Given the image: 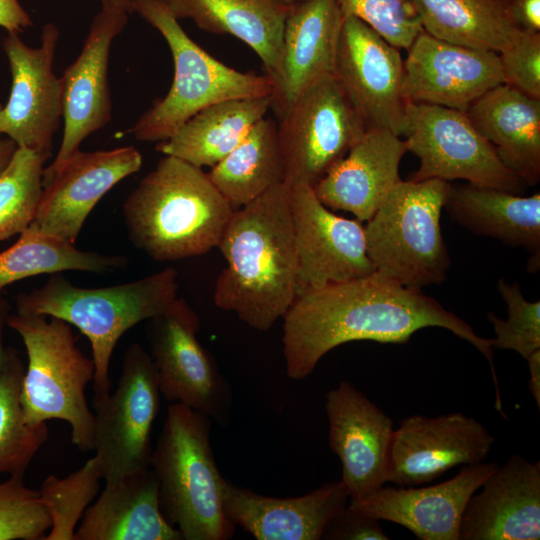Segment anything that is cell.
Instances as JSON below:
<instances>
[{"mask_svg": "<svg viewBox=\"0 0 540 540\" xmlns=\"http://www.w3.org/2000/svg\"><path fill=\"white\" fill-rule=\"evenodd\" d=\"M147 321L150 355L161 394L170 403L183 404L226 423L232 408L231 386L197 339L200 321L196 312L177 297Z\"/></svg>", "mask_w": 540, "mask_h": 540, "instance_id": "7c38bea8", "label": "cell"}, {"mask_svg": "<svg viewBox=\"0 0 540 540\" xmlns=\"http://www.w3.org/2000/svg\"><path fill=\"white\" fill-rule=\"evenodd\" d=\"M128 13L121 8L102 7L92 20L78 57L60 77L63 137L54 160L44 169L43 184L80 150L89 135L105 127L111 119L109 55L113 40L126 26Z\"/></svg>", "mask_w": 540, "mask_h": 540, "instance_id": "2e32d148", "label": "cell"}, {"mask_svg": "<svg viewBox=\"0 0 540 540\" xmlns=\"http://www.w3.org/2000/svg\"><path fill=\"white\" fill-rule=\"evenodd\" d=\"M0 253V293L8 285L39 274L84 271L97 274L122 268L123 256L84 251L31 225Z\"/></svg>", "mask_w": 540, "mask_h": 540, "instance_id": "d6a6232c", "label": "cell"}, {"mask_svg": "<svg viewBox=\"0 0 540 540\" xmlns=\"http://www.w3.org/2000/svg\"><path fill=\"white\" fill-rule=\"evenodd\" d=\"M473 494L462 515L459 540H538L540 463L511 456Z\"/></svg>", "mask_w": 540, "mask_h": 540, "instance_id": "7402d4cb", "label": "cell"}, {"mask_svg": "<svg viewBox=\"0 0 540 540\" xmlns=\"http://www.w3.org/2000/svg\"><path fill=\"white\" fill-rule=\"evenodd\" d=\"M218 248L226 267L215 283V305L252 329L269 330L296 299L289 187L278 184L234 210Z\"/></svg>", "mask_w": 540, "mask_h": 540, "instance_id": "7a4b0ae2", "label": "cell"}, {"mask_svg": "<svg viewBox=\"0 0 540 540\" xmlns=\"http://www.w3.org/2000/svg\"><path fill=\"white\" fill-rule=\"evenodd\" d=\"M365 126L333 74L307 89L279 118L277 137L287 186H314L350 150Z\"/></svg>", "mask_w": 540, "mask_h": 540, "instance_id": "8fae6325", "label": "cell"}, {"mask_svg": "<svg viewBox=\"0 0 540 540\" xmlns=\"http://www.w3.org/2000/svg\"><path fill=\"white\" fill-rule=\"evenodd\" d=\"M507 8L519 30L540 33V0H507Z\"/></svg>", "mask_w": 540, "mask_h": 540, "instance_id": "b9f144b4", "label": "cell"}, {"mask_svg": "<svg viewBox=\"0 0 540 540\" xmlns=\"http://www.w3.org/2000/svg\"><path fill=\"white\" fill-rule=\"evenodd\" d=\"M160 396L151 355L139 343L131 344L114 392L93 398V451L105 483L150 468Z\"/></svg>", "mask_w": 540, "mask_h": 540, "instance_id": "30bf717a", "label": "cell"}, {"mask_svg": "<svg viewBox=\"0 0 540 540\" xmlns=\"http://www.w3.org/2000/svg\"><path fill=\"white\" fill-rule=\"evenodd\" d=\"M399 50L360 19L344 17L333 75L366 129L386 128L402 137L406 101Z\"/></svg>", "mask_w": 540, "mask_h": 540, "instance_id": "4fadbf2b", "label": "cell"}, {"mask_svg": "<svg viewBox=\"0 0 540 540\" xmlns=\"http://www.w3.org/2000/svg\"><path fill=\"white\" fill-rule=\"evenodd\" d=\"M412 2L423 30L448 43L499 53L521 32L508 13L507 0Z\"/></svg>", "mask_w": 540, "mask_h": 540, "instance_id": "4dcf8cb0", "label": "cell"}, {"mask_svg": "<svg viewBox=\"0 0 540 540\" xmlns=\"http://www.w3.org/2000/svg\"><path fill=\"white\" fill-rule=\"evenodd\" d=\"M329 445L342 466L349 499H358L388 482L392 419L351 383L326 393Z\"/></svg>", "mask_w": 540, "mask_h": 540, "instance_id": "d6986e66", "label": "cell"}, {"mask_svg": "<svg viewBox=\"0 0 540 540\" xmlns=\"http://www.w3.org/2000/svg\"><path fill=\"white\" fill-rule=\"evenodd\" d=\"M75 540H183L163 516L159 484L151 468L105 487L85 511Z\"/></svg>", "mask_w": 540, "mask_h": 540, "instance_id": "484cf974", "label": "cell"}, {"mask_svg": "<svg viewBox=\"0 0 540 540\" xmlns=\"http://www.w3.org/2000/svg\"><path fill=\"white\" fill-rule=\"evenodd\" d=\"M176 19L200 29L230 34L259 56L274 84L281 66L282 39L290 6L274 0H163Z\"/></svg>", "mask_w": 540, "mask_h": 540, "instance_id": "f1b7e54d", "label": "cell"}, {"mask_svg": "<svg viewBox=\"0 0 540 540\" xmlns=\"http://www.w3.org/2000/svg\"><path fill=\"white\" fill-rule=\"evenodd\" d=\"M10 314V305L3 293H0V363L2 361L5 347L3 344L4 328L7 325V319Z\"/></svg>", "mask_w": 540, "mask_h": 540, "instance_id": "bcb514c9", "label": "cell"}, {"mask_svg": "<svg viewBox=\"0 0 540 540\" xmlns=\"http://www.w3.org/2000/svg\"><path fill=\"white\" fill-rule=\"evenodd\" d=\"M234 209L202 168L164 155L123 204L130 241L158 262L218 247Z\"/></svg>", "mask_w": 540, "mask_h": 540, "instance_id": "3957f363", "label": "cell"}, {"mask_svg": "<svg viewBox=\"0 0 540 540\" xmlns=\"http://www.w3.org/2000/svg\"><path fill=\"white\" fill-rule=\"evenodd\" d=\"M58 40L52 23L42 28L39 47L28 46L19 33H8L3 40L12 82L0 110V135L48 157L62 118L61 79L53 69Z\"/></svg>", "mask_w": 540, "mask_h": 540, "instance_id": "5bb4252c", "label": "cell"}, {"mask_svg": "<svg viewBox=\"0 0 540 540\" xmlns=\"http://www.w3.org/2000/svg\"><path fill=\"white\" fill-rule=\"evenodd\" d=\"M321 539L388 540L380 520L356 511L348 504L327 524Z\"/></svg>", "mask_w": 540, "mask_h": 540, "instance_id": "60d3db41", "label": "cell"}, {"mask_svg": "<svg viewBox=\"0 0 540 540\" xmlns=\"http://www.w3.org/2000/svg\"><path fill=\"white\" fill-rule=\"evenodd\" d=\"M405 140L386 128H367L348 153L313 188L331 210L352 213L367 222L401 180Z\"/></svg>", "mask_w": 540, "mask_h": 540, "instance_id": "cb8c5ba5", "label": "cell"}, {"mask_svg": "<svg viewBox=\"0 0 540 540\" xmlns=\"http://www.w3.org/2000/svg\"><path fill=\"white\" fill-rule=\"evenodd\" d=\"M440 327L468 341L488 361L496 392L492 339L444 308L421 289L409 288L378 272L325 285L298 295L283 317L287 376L302 380L335 347L357 340L403 344L418 330Z\"/></svg>", "mask_w": 540, "mask_h": 540, "instance_id": "6da1fadb", "label": "cell"}, {"mask_svg": "<svg viewBox=\"0 0 540 540\" xmlns=\"http://www.w3.org/2000/svg\"><path fill=\"white\" fill-rule=\"evenodd\" d=\"M18 146L7 136L0 135V175L11 162Z\"/></svg>", "mask_w": 540, "mask_h": 540, "instance_id": "f6af8a7d", "label": "cell"}, {"mask_svg": "<svg viewBox=\"0 0 540 540\" xmlns=\"http://www.w3.org/2000/svg\"><path fill=\"white\" fill-rule=\"evenodd\" d=\"M142 161L134 146L78 150L43 184L38 210L30 225L75 244L98 201L121 180L137 172Z\"/></svg>", "mask_w": 540, "mask_h": 540, "instance_id": "ac0fdd59", "label": "cell"}, {"mask_svg": "<svg viewBox=\"0 0 540 540\" xmlns=\"http://www.w3.org/2000/svg\"><path fill=\"white\" fill-rule=\"evenodd\" d=\"M526 361L530 373L528 388L537 403V407L540 408V350L532 353Z\"/></svg>", "mask_w": 540, "mask_h": 540, "instance_id": "ee69618b", "label": "cell"}, {"mask_svg": "<svg viewBox=\"0 0 540 540\" xmlns=\"http://www.w3.org/2000/svg\"><path fill=\"white\" fill-rule=\"evenodd\" d=\"M212 419L171 403L152 450L164 518L183 540H226L235 524L223 509L220 474L210 442Z\"/></svg>", "mask_w": 540, "mask_h": 540, "instance_id": "5b68a950", "label": "cell"}, {"mask_svg": "<svg viewBox=\"0 0 540 540\" xmlns=\"http://www.w3.org/2000/svg\"><path fill=\"white\" fill-rule=\"evenodd\" d=\"M444 208L471 232L531 254L529 271L540 265V193L522 196L474 184L452 185Z\"/></svg>", "mask_w": 540, "mask_h": 540, "instance_id": "83f0119b", "label": "cell"}, {"mask_svg": "<svg viewBox=\"0 0 540 540\" xmlns=\"http://www.w3.org/2000/svg\"><path fill=\"white\" fill-rule=\"evenodd\" d=\"M178 273L168 267L127 283L85 288L60 273L16 298L20 314L56 317L75 326L91 346L94 397L110 393V361L119 339L136 324L163 312L178 297Z\"/></svg>", "mask_w": 540, "mask_h": 540, "instance_id": "277c9868", "label": "cell"}, {"mask_svg": "<svg viewBox=\"0 0 540 540\" xmlns=\"http://www.w3.org/2000/svg\"><path fill=\"white\" fill-rule=\"evenodd\" d=\"M274 1L280 2V3L288 5V6H291V5H294V4L299 3L301 1H304V0H274Z\"/></svg>", "mask_w": 540, "mask_h": 540, "instance_id": "c3c4849f", "label": "cell"}, {"mask_svg": "<svg viewBox=\"0 0 540 540\" xmlns=\"http://www.w3.org/2000/svg\"><path fill=\"white\" fill-rule=\"evenodd\" d=\"M271 109V96L211 104L181 125L156 150L196 167H213L228 155Z\"/></svg>", "mask_w": 540, "mask_h": 540, "instance_id": "f546056e", "label": "cell"}, {"mask_svg": "<svg viewBox=\"0 0 540 540\" xmlns=\"http://www.w3.org/2000/svg\"><path fill=\"white\" fill-rule=\"evenodd\" d=\"M343 17L353 16L398 49H408L423 30L412 0H338Z\"/></svg>", "mask_w": 540, "mask_h": 540, "instance_id": "f35d334b", "label": "cell"}, {"mask_svg": "<svg viewBox=\"0 0 540 540\" xmlns=\"http://www.w3.org/2000/svg\"><path fill=\"white\" fill-rule=\"evenodd\" d=\"M131 10L160 32L174 62L169 91L131 129L137 140L163 141L211 104L272 95L274 84L268 75L244 73L212 57L187 35L163 0H132Z\"/></svg>", "mask_w": 540, "mask_h": 540, "instance_id": "52a82bcc", "label": "cell"}, {"mask_svg": "<svg viewBox=\"0 0 540 540\" xmlns=\"http://www.w3.org/2000/svg\"><path fill=\"white\" fill-rule=\"evenodd\" d=\"M207 174L234 210L284 183L276 121L268 117L258 121Z\"/></svg>", "mask_w": 540, "mask_h": 540, "instance_id": "1f68e13d", "label": "cell"}, {"mask_svg": "<svg viewBox=\"0 0 540 540\" xmlns=\"http://www.w3.org/2000/svg\"><path fill=\"white\" fill-rule=\"evenodd\" d=\"M450 182L400 180L367 221L366 249L376 272L421 289L446 279L450 258L440 218Z\"/></svg>", "mask_w": 540, "mask_h": 540, "instance_id": "ba28073f", "label": "cell"}, {"mask_svg": "<svg viewBox=\"0 0 540 540\" xmlns=\"http://www.w3.org/2000/svg\"><path fill=\"white\" fill-rule=\"evenodd\" d=\"M32 25V19L20 0H0V27L8 33H20Z\"/></svg>", "mask_w": 540, "mask_h": 540, "instance_id": "7bdbcfd3", "label": "cell"}, {"mask_svg": "<svg viewBox=\"0 0 540 540\" xmlns=\"http://www.w3.org/2000/svg\"><path fill=\"white\" fill-rule=\"evenodd\" d=\"M288 187L297 255L296 297L375 272L360 221L334 214L319 200L311 185Z\"/></svg>", "mask_w": 540, "mask_h": 540, "instance_id": "9a60e30c", "label": "cell"}, {"mask_svg": "<svg viewBox=\"0 0 540 540\" xmlns=\"http://www.w3.org/2000/svg\"><path fill=\"white\" fill-rule=\"evenodd\" d=\"M497 289L507 304L508 318L501 319L492 311L487 313L496 337L493 348L513 350L525 360L540 350V302L525 299L517 283L499 279Z\"/></svg>", "mask_w": 540, "mask_h": 540, "instance_id": "8d00e7d4", "label": "cell"}, {"mask_svg": "<svg viewBox=\"0 0 540 540\" xmlns=\"http://www.w3.org/2000/svg\"><path fill=\"white\" fill-rule=\"evenodd\" d=\"M2 107H3V106L0 104V110H1Z\"/></svg>", "mask_w": 540, "mask_h": 540, "instance_id": "681fc988", "label": "cell"}, {"mask_svg": "<svg viewBox=\"0 0 540 540\" xmlns=\"http://www.w3.org/2000/svg\"><path fill=\"white\" fill-rule=\"evenodd\" d=\"M494 441L480 422L459 412L409 416L393 433L388 482L419 485L457 465L483 462Z\"/></svg>", "mask_w": 540, "mask_h": 540, "instance_id": "ffe728a7", "label": "cell"}, {"mask_svg": "<svg viewBox=\"0 0 540 540\" xmlns=\"http://www.w3.org/2000/svg\"><path fill=\"white\" fill-rule=\"evenodd\" d=\"M343 20L338 0H304L290 6L271 95V109L278 119L305 89L333 74Z\"/></svg>", "mask_w": 540, "mask_h": 540, "instance_id": "603a6c76", "label": "cell"}, {"mask_svg": "<svg viewBox=\"0 0 540 540\" xmlns=\"http://www.w3.org/2000/svg\"><path fill=\"white\" fill-rule=\"evenodd\" d=\"M348 500L341 480L292 498L261 495L226 479L222 489L228 519L257 540H319Z\"/></svg>", "mask_w": 540, "mask_h": 540, "instance_id": "d4e9b609", "label": "cell"}, {"mask_svg": "<svg viewBox=\"0 0 540 540\" xmlns=\"http://www.w3.org/2000/svg\"><path fill=\"white\" fill-rule=\"evenodd\" d=\"M7 326L21 337L28 358L21 389L25 422L65 421L71 442L83 452L93 451L95 416L86 388L94 380L95 364L77 346L71 325L56 317L15 312Z\"/></svg>", "mask_w": 540, "mask_h": 540, "instance_id": "8992f818", "label": "cell"}, {"mask_svg": "<svg viewBox=\"0 0 540 540\" xmlns=\"http://www.w3.org/2000/svg\"><path fill=\"white\" fill-rule=\"evenodd\" d=\"M420 165L411 180H465L521 195L526 184L510 171L465 112L439 105L406 102L402 134Z\"/></svg>", "mask_w": 540, "mask_h": 540, "instance_id": "9c48e42d", "label": "cell"}, {"mask_svg": "<svg viewBox=\"0 0 540 540\" xmlns=\"http://www.w3.org/2000/svg\"><path fill=\"white\" fill-rule=\"evenodd\" d=\"M404 61L406 102L465 112L481 95L504 83L498 53L439 40L422 30Z\"/></svg>", "mask_w": 540, "mask_h": 540, "instance_id": "e0dca14e", "label": "cell"}, {"mask_svg": "<svg viewBox=\"0 0 540 540\" xmlns=\"http://www.w3.org/2000/svg\"><path fill=\"white\" fill-rule=\"evenodd\" d=\"M498 466L495 462L470 464L450 480L424 488L382 486L351 499L348 506L375 519L402 525L422 540H459L468 500Z\"/></svg>", "mask_w": 540, "mask_h": 540, "instance_id": "44dd1931", "label": "cell"}, {"mask_svg": "<svg viewBox=\"0 0 540 540\" xmlns=\"http://www.w3.org/2000/svg\"><path fill=\"white\" fill-rule=\"evenodd\" d=\"M102 7H114L127 10L129 13L131 10L132 0H99Z\"/></svg>", "mask_w": 540, "mask_h": 540, "instance_id": "7dc6e473", "label": "cell"}, {"mask_svg": "<svg viewBox=\"0 0 540 540\" xmlns=\"http://www.w3.org/2000/svg\"><path fill=\"white\" fill-rule=\"evenodd\" d=\"M504 165L526 185L540 180V99L503 83L465 111Z\"/></svg>", "mask_w": 540, "mask_h": 540, "instance_id": "4316f807", "label": "cell"}, {"mask_svg": "<svg viewBox=\"0 0 540 540\" xmlns=\"http://www.w3.org/2000/svg\"><path fill=\"white\" fill-rule=\"evenodd\" d=\"M24 363L14 347H5L0 363V475H24L47 441L45 423L25 422L21 405Z\"/></svg>", "mask_w": 540, "mask_h": 540, "instance_id": "836d02e7", "label": "cell"}, {"mask_svg": "<svg viewBox=\"0 0 540 540\" xmlns=\"http://www.w3.org/2000/svg\"><path fill=\"white\" fill-rule=\"evenodd\" d=\"M48 156L18 147L0 175V241L22 233L33 222L43 190Z\"/></svg>", "mask_w": 540, "mask_h": 540, "instance_id": "e575fe53", "label": "cell"}, {"mask_svg": "<svg viewBox=\"0 0 540 540\" xmlns=\"http://www.w3.org/2000/svg\"><path fill=\"white\" fill-rule=\"evenodd\" d=\"M498 56L504 83L540 99V33L521 31Z\"/></svg>", "mask_w": 540, "mask_h": 540, "instance_id": "ab89813d", "label": "cell"}, {"mask_svg": "<svg viewBox=\"0 0 540 540\" xmlns=\"http://www.w3.org/2000/svg\"><path fill=\"white\" fill-rule=\"evenodd\" d=\"M100 479L93 456L66 477L49 475L43 480L39 493L52 520L44 540H75L77 525L99 492Z\"/></svg>", "mask_w": 540, "mask_h": 540, "instance_id": "d590c367", "label": "cell"}, {"mask_svg": "<svg viewBox=\"0 0 540 540\" xmlns=\"http://www.w3.org/2000/svg\"><path fill=\"white\" fill-rule=\"evenodd\" d=\"M24 475L0 482V540L44 539L52 520L39 490L27 487Z\"/></svg>", "mask_w": 540, "mask_h": 540, "instance_id": "74e56055", "label": "cell"}]
</instances>
